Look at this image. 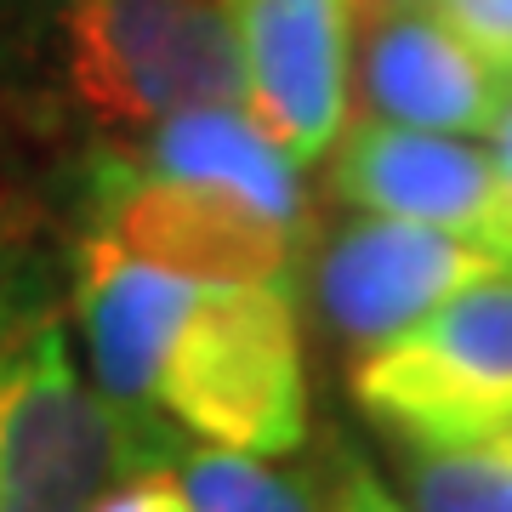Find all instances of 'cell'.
Listing matches in <instances>:
<instances>
[{"label": "cell", "mask_w": 512, "mask_h": 512, "mask_svg": "<svg viewBox=\"0 0 512 512\" xmlns=\"http://www.w3.org/2000/svg\"><path fill=\"white\" fill-rule=\"evenodd\" d=\"M467 46L490 57L495 69L512 74V0H427Z\"/></svg>", "instance_id": "obj_15"}, {"label": "cell", "mask_w": 512, "mask_h": 512, "mask_svg": "<svg viewBox=\"0 0 512 512\" xmlns=\"http://www.w3.org/2000/svg\"><path fill=\"white\" fill-rule=\"evenodd\" d=\"M69 319L92 382L188 444L296 456L308 444V342L296 285L200 279L74 239Z\"/></svg>", "instance_id": "obj_1"}, {"label": "cell", "mask_w": 512, "mask_h": 512, "mask_svg": "<svg viewBox=\"0 0 512 512\" xmlns=\"http://www.w3.org/2000/svg\"><path fill=\"white\" fill-rule=\"evenodd\" d=\"M52 200L74 239H103L177 274L296 285L308 262V222L279 217L239 188L160 171L120 143L63 154Z\"/></svg>", "instance_id": "obj_4"}, {"label": "cell", "mask_w": 512, "mask_h": 512, "mask_svg": "<svg viewBox=\"0 0 512 512\" xmlns=\"http://www.w3.org/2000/svg\"><path fill=\"white\" fill-rule=\"evenodd\" d=\"M490 148H495V160H501V171L512 177V103H507V114H501V126L490 131Z\"/></svg>", "instance_id": "obj_16"}, {"label": "cell", "mask_w": 512, "mask_h": 512, "mask_svg": "<svg viewBox=\"0 0 512 512\" xmlns=\"http://www.w3.org/2000/svg\"><path fill=\"white\" fill-rule=\"evenodd\" d=\"M200 103H245L222 0H0V126L86 154Z\"/></svg>", "instance_id": "obj_2"}, {"label": "cell", "mask_w": 512, "mask_h": 512, "mask_svg": "<svg viewBox=\"0 0 512 512\" xmlns=\"http://www.w3.org/2000/svg\"><path fill=\"white\" fill-rule=\"evenodd\" d=\"M410 512H512V427L473 444L393 450Z\"/></svg>", "instance_id": "obj_11"}, {"label": "cell", "mask_w": 512, "mask_h": 512, "mask_svg": "<svg viewBox=\"0 0 512 512\" xmlns=\"http://www.w3.org/2000/svg\"><path fill=\"white\" fill-rule=\"evenodd\" d=\"M353 6H365V0H353Z\"/></svg>", "instance_id": "obj_17"}, {"label": "cell", "mask_w": 512, "mask_h": 512, "mask_svg": "<svg viewBox=\"0 0 512 512\" xmlns=\"http://www.w3.org/2000/svg\"><path fill=\"white\" fill-rule=\"evenodd\" d=\"M183 478L200 512H325V490H313V478L285 456L188 444Z\"/></svg>", "instance_id": "obj_12"}, {"label": "cell", "mask_w": 512, "mask_h": 512, "mask_svg": "<svg viewBox=\"0 0 512 512\" xmlns=\"http://www.w3.org/2000/svg\"><path fill=\"white\" fill-rule=\"evenodd\" d=\"M234 18L245 109L302 171L348 131L353 0H222Z\"/></svg>", "instance_id": "obj_8"}, {"label": "cell", "mask_w": 512, "mask_h": 512, "mask_svg": "<svg viewBox=\"0 0 512 512\" xmlns=\"http://www.w3.org/2000/svg\"><path fill=\"white\" fill-rule=\"evenodd\" d=\"M507 262L512 256L490 245H473L410 217H382V211H353L319 245H308L313 308H319L325 336L348 359L399 336L421 313L439 308L444 296H456L461 285Z\"/></svg>", "instance_id": "obj_6"}, {"label": "cell", "mask_w": 512, "mask_h": 512, "mask_svg": "<svg viewBox=\"0 0 512 512\" xmlns=\"http://www.w3.org/2000/svg\"><path fill=\"white\" fill-rule=\"evenodd\" d=\"M183 450L171 421L114 404L80 370L57 313L0 348V512H92L126 473Z\"/></svg>", "instance_id": "obj_3"}, {"label": "cell", "mask_w": 512, "mask_h": 512, "mask_svg": "<svg viewBox=\"0 0 512 512\" xmlns=\"http://www.w3.org/2000/svg\"><path fill=\"white\" fill-rule=\"evenodd\" d=\"M359 12V92L365 114L416 131L490 137L512 103V74L467 46L427 0H365Z\"/></svg>", "instance_id": "obj_9"}, {"label": "cell", "mask_w": 512, "mask_h": 512, "mask_svg": "<svg viewBox=\"0 0 512 512\" xmlns=\"http://www.w3.org/2000/svg\"><path fill=\"white\" fill-rule=\"evenodd\" d=\"M325 188L348 211L410 217L512 256V177L495 148L365 114L325 154Z\"/></svg>", "instance_id": "obj_7"}, {"label": "cell", "mask_w": 512, "mask_h": 512, "mask_svg": "<svg viewBox=\"0 0 512 512\" xmlns=\"http://www.w3.org/2000/svg\"><path fill=\"white\" fill-rule=\"evenodd\" d=\"M325 512H410L404 495L382 478V467L359 456L353 439L330 444V478H325Z\"/></svg>", "instance_id": "obj_13"}, {"label": "cell", "mask_w": 512, "mask_h": 512, "mask_svg": "<svg viewBox=\"0 0 512 512\" xmlns=\"http://www.w3.org/2000/svg\"><path fill=\"white\" fill-rule=\"evenodd\" d=\"M74 285V234L57 200L0 183V348L52 319Z\"/></svg>", "instance_id": "obj_10"}, {"label": "cell", "mask_w": 512, "mask_h": 512, "mask_svg": "<svg viewBox=\"0 0 512 512\" xmlns=\"http://www.w3.org/2000/svg\"><path fill=\"white\" fill-rule=\"evenodd\" d=\"M348 393L393 450L473 444L512 427V262L348 359Z\"/></svg>", "instance_id": "obj_5"}, {"label": "cell", "mask_w": 512, "mask_h": 512, "mask_svg": "<svg viewBox=\"0 0 512 512\" xmlns=\"http://www.w3.org/2000/svg\"><path fill=\"white\" fill-rule=\"evenodd\" d=\"M92 512H200V507L188 495L183 456H177V461H154V467L126 473L109 495H97Z\"/></svg>", "instance_id": "obj_14"}]
</instances>
